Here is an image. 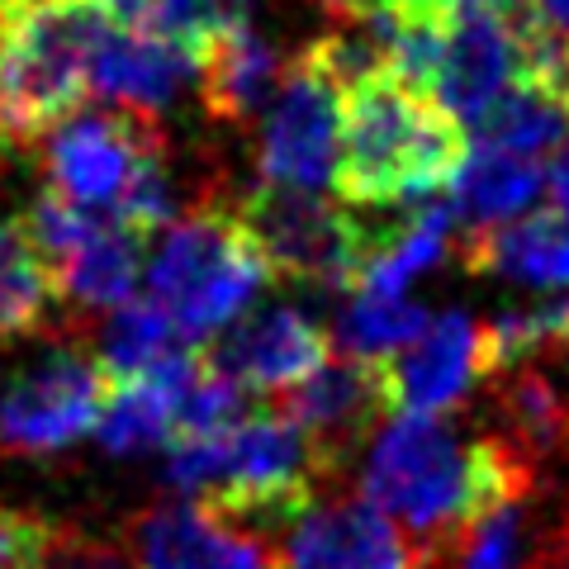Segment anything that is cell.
<instances>
[{"label": "cell", "instance_id": "cell-10", "mask_svg": "<svg viewBox=\"0 0 569 569\" xmlns=\"http://www.w3.org/2000/svg\"><path fill=\"white\" fill-rule=\"evenodd\" d=\"M110 380L81 351H52L33 370L14 376L0 395V447L24 456L67 451L96 432Z\"/></svg>", "mask_w": 569, "mask_h": 569}, {"label": "cell", "instance_id": "cell-34", "mask_svg": "<svg viewBox=\"0 0 569 569\" xmlns=\"http://www.w3.org/2000/svg\"><path fill=\"white\" fill-rule=\"evenodd\" d=\"M71 0H0V20H20V14H39V10H58Z\"/></svg>", "mask_w": 569, "mask_h": 569}, {"label": "cell", "instance_id": "cell-27", "mask_svg": "<svg viewBox=\"0 0 569 569\" xmlns=\"http://www.w3.org/2000/svg\"><path fill=\"white\" fill-rule=\"evenodd\" d=\"M96 223H100V213H86V209H77V204H67L62 194L43 190L39 200H33L24 228H29L33 247L43 252V261H48V266H58V261H67L86 238L96 233Z\"/></svg>", "mask_w": 569, "mask_h": 569}, {"label": "cell", "instance_id": "cell-22", "mask_svg": "<svg viewBox=\"0 0 569 569\" xmlns=\"http://www.w3.org/2000/svg\"><path fill=\"white\" fill-rule=\"evenodd\" d=\"M194 351V342H186L176 323L152 305V299H129L110 313V323L100 332V376L110 385L123 380H142L152 370L171 366L176 356Z\"/></svg>", "mask_w": 569, "mask_h": 569}, {"label": "cell", "instance_id": "cell-4", "mask_svg": "<svg viewBox=\"0 0 569 569\" xmlns=\"http://www.w3.org/2000/svg\"><path fill=\"white\" fill-rule=\"evenodd\" d=\"M148 299L162 309L186 342L204 347L252 313L257 295L271 280L261 247L238 213L200 209L162 228V242L148 257Z\"/></svg>", "mask_w": 569, "mask_h": 569}, {"label": "cell", "instance_id": "cell-30", "mask_svg": "<svg viewBox=\"0 0 569 569\" xmlns=\"http://www.w3.org/2000/svg\"><path fill=\"white\" fill-rule=\"evenodd\" d=\"M531 33L546 48L569 52V0H531Z\"/></svg>", "mask_w": 569, "mask_h": 569}, {"label": "cell", "instance_id": "cell-26", "mask_svg": "<svg viewBox=\"0 0 569 569\" xmlns=\"http://www.w3.org/2000/svg\"><path fill=\"white\" fill-rule=\"evenodd\" d=\"M96 6L114 29L167 39L176 48H186L194 62H204L209 48L219 43L209 0H96Z\"/></svg>", "mask_w": 569, "mask_h": 569}, {"label": "cell", "instance_id": "cell-14", "mask_svg": "<svg viewBox=\"0 0 569 569\" xmlns=\"http://www.w3.org/2000/svg\"><path fill=\"white\" fill-rule=\"evenodd\" d=\"M133 569H276V556L257 531L200 503H176L138 518Z\"/></svg>", "mask_w": 569, "mask_h": 569}, {"label": "cell", "instance_id": "cell-5", "mask_svg": "<svg viewBox=\"0 0 569 569\" xmlns=\"http://www.w3.org/2000/svg\"><path fill=\"white\" fill-rule=\"evenodd\" d=\"M104 29L96 0L0 20V148H29L81 110Z\"/></svg>", "mask_w": 569, "mask_h": 569}, {"label": "cell", "instance_id": "cell-9", "mask_svg": "<svg viewBox=\"0 0 569 569\" xmlns=\"http://www.w3.org/2000/svg\"><path fill=\"white\" fill-rule=\"evenodd\" d=\"M162 148L148 119L133 114H71L62 129L48 133V190L86 213H110L148 171Z\"/></svg>", "mask_w": 569, "mask_h": 569}, {"label": "cell", "instance_id": "cell-19", "mask_svg": "<svg viewBox=\"0 0 569 569\" xmlns=\"http://www.w3.org/2000/svg\"><path fill=\"white\" fill-rule=\"evenodd\" d=\"M565 537L569 527L522 493L460 537L456 569H565Z\"/></svg>", "mask_w": 569, "mask_h": 569}, {"label": "cell", "instance_id": "cell-28", "mask_svg": "<svg viewBox=\"0 0 569 569\" xmlns=\"http://www.w3.org/2000/svg\"><path fill=\"white\" fill-rule=\"evenodd\" d=\"M52 541H58V531L48 522L0 508V569H39L48 560Z\"/></svg>", "mask_w": 569, "mask_h": 569}, {"label": "cell", "instance_id": "cell-31", "mask_svg": "<svg viewBox=\"0 0 569 569\" xmlns=\"http://www.w3.org/2000/svg\"><path fill=\"white\" fill-rule=\"evenodd\" d=\"M451 14H479V20H508V24H531V0H447Z\"/></svg>", "mask_w": 569, "mask_h": 569}, {"label": "cell", "instance_id": "cell-2", "mask_svg": "<svg viewBox=\"0 0 569 569\" xmlns=\"http://www.w3.org/2000/svg\"><path fill=\"white\" fill-rule=\"evenodd\" d=\"M470 138L432 100L389 71H370L342 96V148L332 186L356 209L427 204L466 157Z\"/></svg>", "mask_w": 569, "mask_h": 569}, {"label": "cell", "instance_id": "cell-1", "mask_svg": "<svg viewBox=\"0 0 569 569\" xmlns=\"http://www.w3.org/2000/svg\"><path fill=\"white\" fill-rule=\"evenodd\" d=\"M527 489V466L503 441H466L441 418H389L370 437L361 470V498L408 541L466 537Z\"/></svg>", "mask_w": 569, "mask_h": 569}, {"label": "cell", "instance_id": "cell-23", "mask_svg": "<svg viewBox=\"0 0 569 569\" xmlns=\"http://www.w3.org/2000/svg\"><path fill=\"white\" fill-rule=\"evenodd\" d=\"M52 299H58V280L33 247L29 228L0 219V342H14L39 328Z\"/></svg>", "mask_w": 569, "mask_h": 569}, {"label": "cell", "instance_id": "cell-12", "mask_svg": "<svg viewBox=\"0 0 569 569\" xmlns=\"http://www.w3.org/2000/svg\"><path fill=\"white\" fill-rule=\"evenodd\" d=\"M276 569H427L418 541L370 508L361 493L313 498L290 527H280Z\"/></svg>", "mask_w": 569, "mask_h": 569}, {"label": "cell", "instance_id": "cell-16", "mask_svg": "<svg viewBox=\"0 0 569 569\" xmlns=\"http://www.w3.org/2000/svg\"><path fill=\"white\" fill-rule=\"evenodd\" d=\"M284 413L305 427L323 466L332 470L356 441L376 437V418L385 413L380 370L361 361H328L318 376L284 395Z\"/></svg>", "mask_w": 569, "mask_h": 569}, {"label": "cell", "instance_id": "cell-18", "mask_svg": "<svg viewBox=\"0 0 569 569\" xmlns=\"http://www.w3.org/2000/svg\"><path fill=\"white\" fill-rule=\"evenodd\" d=\"M470 261L498 280L531 284V290H569V209H537L527 219L479 233Z\"/></svg>", "mask_w": 569, "mask_h": 569}, {"label": "cell", "instance_id": "cell-7", "mask_svg": "<svg viewBox=\"0 0 569 569\" xmlns=\"http://www.w3.org/2000/svg\"><path fill=\"white\" fill-rule=\"evenodd\" d=\"M342 148V86H337L313 52H305L280 77L261 119V186L323 194L337 176Z\"/></svg>", "mask_w": 569, "mask_h": 569}, {"label": "cell", "instance_id": "cell-11", "mask_svg": "<svg viewBox=\"0 0 569 569\" xmlns=\"http://www.w3.org/2000/svg\"><path fill=\"white\" fill-rule=\"evenodd\" d=\"M380 370L385 413L395 418H441L470 399L489 376V337L470 313H437L399 356Z\"/></svg>", "mask_w": 569, "mask_h": 569}, {"label": "cell", "instance_id": "cell-21", "mask_svg": "<svg viewBox=\"0 0 569 569\" xmlns=\"http://www.w3.org/2000/svg\"><path fill=\"white\" fill-rule=\"evenodd\" d=\"M280 77L284 71H280L276 48L266 39H257L252 29L223 33V39L209 48V58L200 62V86H204L209 114L233 119V123L266 110Z\"/></svg>", "mask_w": 569, "mask_h": 569}, {"label": "cell", "instance_id": "cell-3", "mask_svg": "<svg viewBox=\"0 0 569 569\" xmlns=\"http://www.w3.org/2000/svg\"><path fill=\"white\" fill-rule=\"evenodd\" d=\"M323 456L284 408H247L219 437L171 441L167 479L238 527H290L318 498Z\"/></svg>", "mask_w": 569, "mask_h": 569}, {"label": "cell", "instance_id": "cell-15", "mask_svg": "<svg viewBox=\"0 0 569 569\" xmlns=\"http://www.w3.org/2000/svg\"><path fill=\"white\" fill-rule=\"evenodd\" d=\"M194 71H200V62L186 48L110 24L91 58V96L114 104L119 114L152 119L157 110L176 104Z\"/></svg>", "mask_w": 569, "mask_h": 569}, {"label": "cell", "instance_id": "cell-8", "mask_svg": "<svg viewBox=\"0 0 569 569\" xmlns=\"http://www.w3.org/2000/svg\"><path fill=\"white\" fill-rule=\"evenodd\" d=\"M541 39L531 24L451 14L427 81V100L460 129H479L518 86L537 81Z\"/></svg>", "mask_w": 569, "mask_h": 569}, {"label": "cell", "instance_id": "cell-24", "mask_svg": "<svg viewBox=\"0 0 569 569\" xmlns=\"http://www.w3.org/2000/svg\"><path fill=\"white\" fill-rule=\"evenodd\" d=\"M427 328V313L408 299L389 295H351L332 318V342L347 351V361L385 366Z\"/></svg>", "mask_w": 569, "mask_h": 569}, {"label": "cell", "instance_id": "cell-25", "mask_svg": "<svg viewBox=\"0 0 569 569\" xmlns=\"http://www.w3.org/2000/svg\"><path fill=\"white\" fill-rule=\"evenodd\" d=\"M475 133H479L475 142H489V148H503L512 157H527V162H541L546 152H556L569 142V114L541 81H527L498 104Z\"/></svg>", "mask_w": 569, "mask_h": 569}, {"label": "cell", "instance_id": "cell-17", "mask_svg": "<svg viewBox=\"0 0 569 569\" xmlns=\"http://www.w3.org/2000/svg\"><path fill=\"white\" fill-rule=\"evenodd\" d=\"M537 194H541V162L489 148V142H470L447 186V204L475 233H493V228L527 219Z\"/></svg>", "mask_w": 569, "mask_h": 569}, {"label": "cell", "instance_id": "cell-6", "mask_svg": "<svg viewBox=\"0 0 569 569\" xmlns=\"http://www.w3.org/2000/svg\"><path fill=\"white\" fill-rule=\"evenodd\" d=\"M238 219L261 247L271 276H290L299 284H313V290H351L380 238V228H370V219H356L323 194L271 186L247 194Z\"/></svg>", "mask_w": 569, "mask_h": 569}, {"label": "cell", "instance_id": "cell-29", "mask_svg": "<svg viewBox=\"0 0 569 569\" xmlns=\"http://www.w3.org/2000/svg\"><path fill=\"white\" fill-rule=\"evenodd\" d=\"M39 569H129V560L110 546H96V541H67L58 537L48 550V560Z\"/></svg>", "mask_w": 569, "mask_h": 569}, {"label": "cell", "instance_id": "cell-32", "mask_svg": "<svg viewBox=\"0 0 569 569\" xmlns=\"http://www.w3.org/2000/svg\"><path fill=\"white\" fill-rule=\"evenodd\" d=\"M541 194L550 200V209H569V142L541 167Z\"/></svg>", "mask_w": 569, "mask_h": 569}, {"label": "cell", "instance_id": "cell-33", "mask_svg": "<svg viewBox=\"0 0 569 569\" xmlns=\"http://www.w3.org/2000/svg\"><path fill=\"white\" fill-rule=\"evenodd\" d=\"M261 0H209V14H213V29L223 33H238V29H252V14H257Z\"/></svg>", "mask_w": 569, "mask_h": 569}, {"label": "cell", "instance_id": "cell-13", "mask_svg": "<svg viewBox=\"0 0 569 569\" xmlns=\"http://www.w3.org/2000/svg\"><path fill=\"white\" fill-rule=\"evenodd\" d=\"M332 342L305 309L276 305L257 309L242 323L228 328L219 342L204 351V366L213 376L233 380L242 395H290L309 376L328 366Z\"/></svg>", "mask_w": 569, "mask_h": 569}, {"label": "cell", "instance_id": "cell-20", "mask_svg": "<svg viewBox=\"0 0 569 569\" xmlns=\"http://www.w3.org/2000/svg\"><path fill=\"white\" fill-rule=\"evenodd\" d=\"M142 271H148V238L129 233L110 219L96 223V233L86 238L67 261L52 266V280H58V295L77 299L86 309H119L138 299Z\"/></svg>", "mask_w": 569, "mask_h": 569}]
</instances>
